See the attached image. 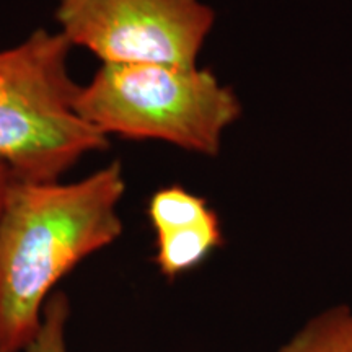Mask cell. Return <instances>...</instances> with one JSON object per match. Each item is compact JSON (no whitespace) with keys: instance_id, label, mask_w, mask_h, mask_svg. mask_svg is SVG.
I'll return each mask as SVG.
<instances>
[{"instance_id":"1","label":"cell","mask_w":352,"mask_h":352,"mask_svg":"<svg viewBox=\"0 0 352 352\" xmlns=\"http://www.w3.org/2000/svg\"><path fill=\"white\" fill-rule=\"evenodd\" d=\"M120 162L72 183L13 178L0 215V352H25L52 289L122 233Z\"/></svg>"},{"instance_id":"2","label":"cell","mask_w":352,"mask_h":352,"mask_svg":"<svg viewBox=\"0 0 352 352\" xmlns=\"http://www.w3.org/2000/svg\"><path fill=\"white\" fill-rule=\"evenodd\" d=\"M72 46L64 34L39 28L0 51V162L13 178L59 182L108 138L78 116L80 85L69 70Z\"/></svg>"},{"instance_id":"3","label":"cell","mask_w":352,"mask_h":352,"mask_svg":"<svg viewBox=\"0 0 352 352\" xmlns=\"http://www.w3.org/2000/svg\"><path fill=\"white\" fill-rule=\"evenodd\" d=\"M76 109L104 138L162 140L208 157L241 114L235 91L210 70L162 64H101Z\"/></svg>"},{"instance_id":"4","label":"cell","mask_w":352,"mask_h":352,"mask_svg":"<svg viewBox=\"0 0 352 352\" xmlns=\"http://www.w3.org/2000/svg\"><path fill=\"white\" fill-rule=\"evenodd\" d=\"M59 33L101 64L197 67L215 23L202 0H57Z\"/></svg>"},{"instance_id":"5","label":"cell","mask_w":352,"mask_h":352,"mask_svg":"<svg viewBox=\"0 0 352 352\" xmlns=\"http://www.w3.org/2000/svg\"><path fill=\"white\" fill-rule=\"evenodd\" d=\"M147 215L155 232V264L166 279L196 270L223 245L217 212L183 186L153 192Z\"/></svg>"},{"instance_id":"6","label":"cell","mask_w":352,"mask_h":352,"mask_svg":"<svg viewBox=\"0 0 352 352\" xmlns=\"http://www.w3.org/2000/svg\"><path fill=\"white\" fill-rule=\"evenodd\" d=\"M277 352H352V308L334 305L311 316Z\"/></svg>"},{"instance_id":"7","label":"cell","mask_w":352,"mask_h":352,"mask_svg":"<svg viewBox=\"0 0 352 352\" xmlns=\"http://www.w3.org/2000/svg\"><path fill=\"white\" fill-rule=\"evenodd\" d=\"M70 307L64 294H54L43 311L39 331L25 352H69L67 323Z\"/></svg>"},{"instance_id":"8","label":"cell","mask_w":352,"mask_h":352,"mask_svg":"<svg viewBox=\"0 0 352 352\" xmlns=\"http://www.w3.org/2000/svg\"><path fill=\"white\" fill-rule=\"evenodd\" d=\"M12 179V173L8 170V166L6 164L0 162V215H2V208H3V201H6V195H7V188L10 184Z\"/></svg>"}]
</instances>
